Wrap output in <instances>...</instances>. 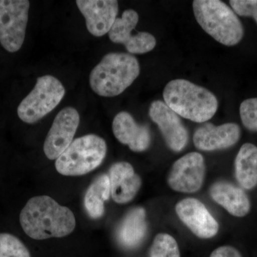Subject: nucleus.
I'll list each match as a JSON object with an SVG mask.
<instances>
[{"label":"nucleus","instance_id":"2","mask_svg":"<svg viewBox=\"0 0 257 257\" xmlns=\"http://www.w3.org/2000/svg\"><path fill=\"white\" fill-rule=\"evenodd\" d=\"M165 103L179 116L194 122L209 121L217 111V98L206 88L183 79L170 81L163 92Z\"/></svg>","mask_w":257,"mask_h":257},{"label":"nucleus","instance_id":"16","mask_svg":"<svg viewBox=\"0 0 257 257\" xmlns=\"http://www.w3.org/2000/svg\"><path fill=\"white\" fill-rule=\"evenodd\" d=\"M111 195L118 204L133 200L142 186V179L133 166L126 162L115 163L109 169Z\"/></svg>","mask_w":257,"mask_h":257},{"label":"nucleus","instance_id":"25","mask_svg":"<svg viewBox=\"0 0 257 257\" xmlns=\"http://www.w3.org/2000/svg\"><path fill=\"white\" fill-rule=\"evenodd\" d=\"M210 257H242L236 248L230 246H223L216 248Z\"/></svg>","mask_w":257,"mask_h":257},{"label":"nucleus","instance_id":"12","mask_svg":"<svg viewBox=\"0 0 257 257\" xmlns=\"http://www.w3.org/2000/svg\"><path fill=\"white\" fill-rule=\"evenodd\" d=\"M76 4L85 18L89 33L102 37L109 33L119 11L116 0H77Z\"/></svg>","mask_w":257,"mask_h":257},{"label":"nucleus","instance_id":"23","mask_svg":"<svg viewBox=\"0 0 257 257\" xmlns=\"http://www.w3.org/2000/svg\"><path fill=\"white\" fill-rule=\"evenodd\" d=\"M239 114L243 126L250 131L257 132V98L242 101Z\"/></svg>","mask_w":257,"mask_h":257},{"label":"nucleus","instance_id":"13","mask_svg":"<svg viewBox=\"0 0 257 257\" xmlns=\"http://www.w3.org/2000/svg\"><path fill=\"white\" fill-rule=\"evenodd\" d=\"M176 212L179 219L198 237L209 239L217 234L219 224L202 202L187 198L177 203Z\"/></svg>","mask_w":257,"mask_h":257},{"label":"nucleus","instance_id":"17","mask_svg":"<svg viewBox=\"0 0 257 257\" xmlns=\"http://www.w3.org/2000/svg\"><path fill=\"white\" fill-rule=\"evenodd\" d=\"M211 198L229 214L243 217L251 209L249 199L243 189L226 182H218L210 188Z\"/></svg>","mask_w":257,"mask_h":257},{"label":"nucleus","instance_id":"14","mask_svg":"<svg viewBox=\"0 0 257 257\" xmlns=\"http://www.w3.org/2000/svg\"><path fill=\"white\" fill-rule=\"evenodd\" d=\"M241 137V128L235 123L214 126L211 123L203 124L196 130L194 144L202 151H215L232 147Z\"/></svg>","mask_w":257,"mask_h":257},{"label":"nucleus","instance_id":"9","mask_svg":"<svg viewBox=\"0 0 257 257\" xmlns=\"http://www.w3.org/2000/svg\"><path fill=\"white\" fill-rule=\"evenodd\" d=\"M80 118L77 109L67 106L56 116L44 144L49 160H57L73 142Z\"/></svg>","mask_w":257,"mask_h":257},{"label":"nucleus","instance_id":"10","mask_svg":"<svg viewBox=\"0 0 257 257\" xmlns=\"http://www.w3.org/2000/svg\"><path fill=\"white\" fill-rule=\"evenodd\" d=\"M205 175L204 157L198 152H191L176 161L168 177V184L179 192H197L202 187Z\"/></svg>","mask_w":257,"mask_h":257},{"label":"nucleus","instance_id":"4","mask_svg":"<svg viewBox=\"0 0 257 257\" xmlns=\"http://www.w3.org/2000/svg\"><path fill=\"white\" fill-rule=\"evenodd\" d=\"M192 5L198 24L216 41L228 47L241 41L242 24L227 5L219 0H195Z\"/></svg>","mask_w":257,"mask_h":257},{"label":"nucleus","instance_id":"22","mask_svg":"<svg viewBox=\"0 0 257 257\" xmlns=\"http://www.w3.org/2000/svg\"><path fill=\"white\" fill-rule=\"evenodd\" d=\"M0 257H31L28 248L14 235L0 233Z\"/></svg>","mask_w":257,"mask_h":257},{"label":"nucleus","instance_id":"3","mask_svg":"<svg viewBox=\"0 0 257 257\" xmlns=\"http://www.w3.org/2000/svg\"><path fill=\"white\" fill-rule=\"evenodd\" d=\"M140 73V63L135 56L112 52L104 56L92 69L89 85L98 95L113 97L124 92Z\"/></svg>","mask_w":257,"mask_h":257},{"label":"nucleus","instance_id":"5","mask_svg":"<svg viewBox=\"0 0 257 257\" xmlns=\"http://www.w3.org/2000/svg\"><path fill=\"white\" fill-rule=\"evenodd\" d=\"M107 151L104 139L87 135L73 140L56 160V170L64 176L87 175L102 163Z\"/></svg>","mask_w":257,"mask_h":257},{"label":"nucleus","instance_id":"19","mask_svg":"<svg viewBox=\"0 0 257 257\" xmlns=\"http://www.w3.org/2000/svg\"><path fill=\"white\" fill-rule=\"evenodd\" d=\"M235 175L243 188L251 189L257 185V147L246 143L235 159Z\"/></svg>","mask_w":257,"mask_h":257},{"label":"nucleus","instance_id":"15","mask_svg":"<svg viewBox=\"0 0 257 257\" xmlns=\"http://www.w3.org/2000/svg\"><path fill=\"white\" fill-rule=\"evenodd\" d=\"M115 138L123 145H128L132 151H145L151 144V133L147 125L139 124L127 111H121L112 122Z\"/></svg>","mask_w":257,"mask_h":257},{"label":"nucleus","instance_id":"20","mask_svg":"<svg viewBox=\"0 0 257 257\" xmlns=\"http://www.w3.org/2000/svg\"><path fill=\"white\" fill-rule=\"evenodd\" d=\"M110 195V180L109 176L104 174L92 182L84 196V207L90 217L99 219L103 216L104 202Z\"/></svg>","mask_w":257,"mask_h":257},{"label":"nucleus","instance_id":"6","mask_svg":"<svg viewBox=\"0 0 257 257\" xmlns=\"http://www.w3.org/2000/svg\"><path fill=\"white\" fill-rule=\"evenodd\" d=\"M65 94L62 83L52 75L38 77L36 84L18 108L19 118L34 124L57 107Z\"/></svg>","mask_w":257,"mask_h":257},{"label":"nucleus","instance_id":"8","mask_svg":"<svg viewBox=\"0 0 257 257\" xmlns=\"http://www.w3.org/2000/svg\"><path fill=\"white\" fill-rule=\"evenodd\" d=\"M138 22L139 15L135 10H125L121 18L116 19L108 33L111 42L124 45L131 55L151 52L157 45L156 39L149 32H138L133 35Z\"/></svg>","mask_w":257,"mask_h":257},{"label":"nucleus","instance_id":"11","mask_svg":"<svg viewBox=\"0 0 257 257\" xmlns=\"http://www.w3.org/2000/svg\"><path fill=\"white\" fill-rule=\"evenodd\" d=\"M149 114L160 128L167 146L175 152H181L188 142V133L177 113L172 110L164 101H153Z\"/></svg>","mask_w":257,"mask_h":257},{"label":"nucleus","instance_id":"7","mask_svg":"<svg viewBox=\"0 0 257 257\" xmlns=\"http://www.w3.org/2000/svg\"><path fill=\"white\" fill-rule=\"evenodd\" d=\"M30 3L28 0H0V44L8 52L23 47Z\"/></svg>","mask_w":257,"mask_h":257},{"label":"nucleus","instance_id":"24","mask_svg":"<svg viewBox=\"0 0 257 257\" xmlns=\"http://www.w3.org/2000/svg\"><path fill=\"white\" fill-rule=\"evenodd\" d=\"M229 4L235 14L252 18L257 24V0H231Z\"/></svg>","mask_w":257,"mask_h":257},{"label":"nucleus","instance_id":"1","mask_svg":"<svg viewBox=\"0 0 257 257\" xmlns=\"http://www.w3.org/2000/svg\"><path fill=\"white\" fill-rule=\"evenodd\" d=\"M20 221L26 234L36 240L63 237L76 226L73 212L48 196L30 199L20 213Z\"/></svg>","mask_w":257,"mask_h":257},{"label":"nucleus","instance_id":"18","mask_svg":"<svg viewBox=\"0 0 257 257\" xmlns=\"http://www.w3.org/2000/svg\"><path fill=\"white\" fill-rule=\"evenodd\" d=\"M147 233L146 213L142 207L135 208L124 216L116 236L120 244L126 248H136L141 244Z\"/></svg>","mask_w":257,"mask_h":257},{"label":"nucleus","instance_id":"21","mask_svg":"<svg viewBox=\"0 0 257 257\" xmlns=\"http://www.w3.org/2000/svg\"><path fill=\"white\" fill-rule=\"evenodd\" d=\"M150 257H180L177 241L170 234H157L150 248Z\"/></svg>","mask_w":257,"mask_h":257}]
</instances>
